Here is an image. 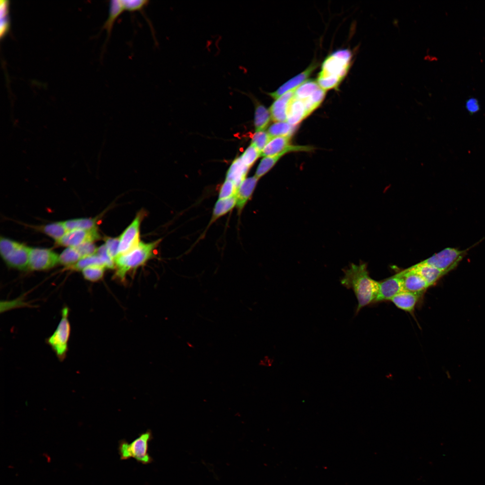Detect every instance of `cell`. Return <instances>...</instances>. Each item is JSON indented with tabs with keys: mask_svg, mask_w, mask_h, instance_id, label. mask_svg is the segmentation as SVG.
I'll list each match as a JSON object with an SVG mask.
<instances>
[{
	"mask_svg": "<svg viewBox=\"0 0 485 485\" xmlns=\"http://www.w3.org/2000/svg\"><path fill=\"white\" fill-rule=\"evenodd\" d=\"M174 485H187V484H174Z\"/></svg>",
	"mask_w": 485,
	"mask_h": 485,
	"instance_id": "obj_16",
	"label": "cell"
},
{
	"mask_svg": "<svg viewBox=\"0 0 485 485\" xmlns=\"http://www.w3.org/2000/svg\"><path fill=\"white\" fill-rule=\"evenodd\" d=\"M472 410V392L448 398H436L427 415L423 435L418 445L416 454L437 436L461 423Z\"/></svg>",
	"mask_w": 485,
	"mask_h": 485,
	"instance_id": "obj_2",
	"label": "cell"
},
{
	"mask_svg": "<svg viewBox=\"0 0 485 485\" xmlns=\"http://www.w3.org/2000/svg\"><path fill=\"white\" fill-rule=\"evenodd\" d=\"M241 4L248 23L260 25L286 21L298 4L294 0H241Z\"/></svg>",
	"mask_w": 485,
	"mask_h": 485,
	"instance_id": "obj_9",
	"label": "cell"
},
{
	"mask_svg": "<svg viewBox=\"0 0 485 485\" xmlns=\"http://www.w3.org/2000/svg\"><path fill=\"white\" fill-rule=\"evenodd\" d=\"M451 358L466 364L475 376L485 364V322L481 314L466 322L454 341Z\"/></svg>",
	"mask_w": 485,
	"mask_h": 485,
	"instance_id": "obj_7",
	"label": "cell"
},
{
	"mask_svg": "<svg viewBox=\"0 0 485 485\" xmlns=\"http://www.w3.org/2000/svg\"><path fill=\"white\" fill-rule=\"evenodd\" d=\"M475 375L463 362L451 358L441 373L436 398L454 397L471 392Z\"/></svg>",
	"mask_w": 485,
	"mask_h": 485,
	"instance_id": "obj_10",
	"label": "cell"
},
{
	"mask_svg": "<svg viewBox=\"0 0 485 485\" xmlns=\"http://www.w3.org/2000/svg\"><path fill=\"white\" fill-rule=\"evenodd\" d=\"M320 481H314L310 483L303 484V485H319ZM279 485H286V484H279Z\"/></svg>",
	"mask_w": 485,
	"mask_h": 485,
	"instance_id": "obj_14",
	"label": "cell"
},
{
	"mask_svg": "<svg viewBox=\"0 0 485 485\" xmlns=\"http://www.w3.org/2000/svg\"><path fill=\"white\" fill-rule=\"evenodd\" d=\"M281 428L275 430L242 470L239 485H279Z\"/></svg>",
	"mask_w": 485,
	"mask_h": 485,
	"instance_id": "obj_4",
	"label": "cell"
},
{
	"mask_svg": "<svg viewBox=\"0 0 485 485\" xmlns=\"http://www.w3.org/2000/svg\"><path fill=\"white\" fill-rule=\"evenodd\" d=\"M76 459L108 478L112 483L120 479L135 463L127 444L100 446L77 454Z\"/></svg>",
	"mask_w": 485,
	"mask_h": 485,
	"instance_id": "obj_6",
	"label": "cell"
},
{
	"mask_svg": "<svg viewBox=\"0 0 485 485\" xmlns=\"http://www.w3.org/2000/svg\"><path fill=\"white\" fill-rule=\"evenodd\" d=\"M18 4L14 0L0 3V72L8 73L19 57L17 31Z\"/></svg>",
	"mask_w": 485,
	"mask_h": 485,
	"instance_id": "obj_8",
	"label": "cell"
},
{
	"mask_svg": "<svg viewBox=\"0 0 485 485\" xmlns=\"http://www.w3.org/2000/svg\"><path fill=\"white\" fill-rule=\"evenodd\" d=\"M135 463L148 459L180 460L194 456L193 436H158L127 443Z\"/></svg>",
	"mask_w": 485,
	"mask_h": 485,
	"instance_id": "obj_5",
	"label": "cell"
},
{
	"mask_svg": "<svg viewBox=\"0 0 485 485\" xmlns=\"http://www.w3.org/2000/svg\"><path fill=\"white\" fill-rule=\"evenodd\" d=\"M0 485H36V484L19 479L17 477L11 476L9 474L2 473Z\"/></svg>",
	"mask_w": 485,
	"mask_h": 485,
	"instance_id": "obj_13",
	"label": "cell"
},
{
	"mask_svg": "<svg viewBox=\"0 0 485 485\" xmlns=\"http://www.w3.org/2000/svg\"><path fill=\"white\" fill-rule=\"evenodd\" d=\"M194 456L180 460L148 459L135 463L113 485L187 484L200 477Z\"/></svg>",
	"mask_w": 485,
	"mask_h": 485,
	"instance_id": "obj_1",
	"label": "cell"
},
{
	"mask_svg": "<svg viewBox=\"0 0 485 485\" xmlns=\"http://www.w3.org/2000/svg\"><path fill=\"white\" fill-rule=\"evenodd\" d=\"M472 413L478 428L485 420V364L477 373L472 388Z\"/></svg>",
	"mask_w": 485,
	"mask_h": 485,
	"instance_id": "obj_11",
	"label": "cell"
},
{
	"mask_svg": "<svg viewBox=\"0 0 485 485\" xmlns=\"http://www.w3.org/2000/svg\"><path fill=\"white\" fill-rule=\"evenodd\" d=\"M481 318L483 319L484 322H485V308L483 309V311L480 313Z\"/></svg>",
	"mask_w": 485,
	"mask_h": 485,
	"instance_id": "obj_15",
	"label": "cell"
},
{
	"mask_svg": "<svg viewBox=\"0 0 485 485\" xmlns=\"http://www.w3.org/2000/svg\"><path fill=\"white\" fill-rule=\"evenodd\" d=\"M210 485H239L237 475H213L210 477Z\"/></svg>",
	"mask_w": 485,
	"mask_h": 485,
	"instance_id": "obj_12",
	"label": "cell"
},
{
	"mask_svg": "<svg viewBox=\"0 0 485 485\" xmlns=\"http://www.w3.org/2000/svg\"><path fill=\"white\" fill-rule=\"evenodd\" d=\"M247 23L241 0H225L219 3L216 31L204 54V58L210 59L213 63L214 81L221 73L231 42Z\"/></svg>",
	"mask_w": 485,
	"mask_h": 485,
	"instance_id": "obj_3",
	"label": "cell"
}]
</instances>
